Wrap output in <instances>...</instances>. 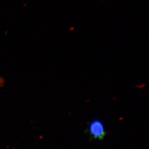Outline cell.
<instances>
[{"label":"cell","mask_w":149,"mask_h":149,"mask_svg":"<svg viewBox=\"0 0 149 149\" xmlns=\"http://www.w3.org/2000/svg\"><path fill=\"white\" fill-rule=\"evenodd\" d=\"M88 131L95 139L101 140L106 135L104 124L99 119H93L88 125Z\"/></svg>","instance_id":"6da1fadb"},{"label":"cell","mask_w":149,"mask_h":149,"mask_svg":"<svg viewBox=\"0 0 149 149\" xmlns=\"http://www.w3.org/2000/svg\"><path fill=\"white\" fill-rule=\"evenodd\" d=\"M4 82V79L2 78L1 77H0V88H1L3 85Z\"/></svg>","instance_id":"7a4b0ae2"}]
</instances>
